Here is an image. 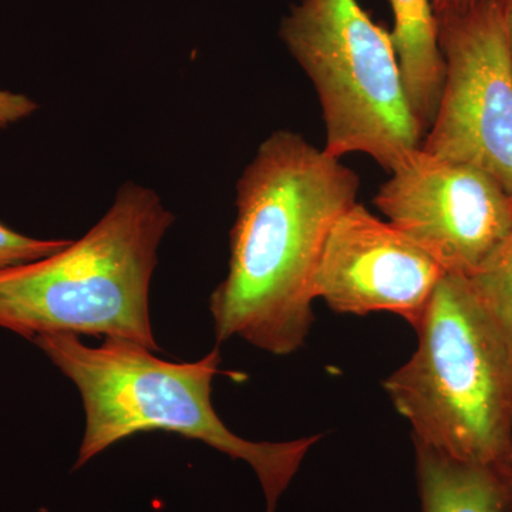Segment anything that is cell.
<instances>
[{
	"instance_id": "9c48e42d",
	"label": "cell",
	"mask_w": 512,
	"mask_h": 512,
	"mask_svg": "<svg viewBox=\"0 0 512 512\" xmlns=\"http://www.w3.org/2000/svg\"><path fill=\"white\" fill-rule=\"evenodd\" d=\"M423 512H512V474L457 460L413 440Z\"/></svg>"
},
{
	"instance_id": "52a82bcc",
	"label": "cell",
	"mask_w": 512,
	"mask_h": 512,
	"mask_svg": "<svg viewBox=\"0 0 512 512\" xmlns=\"http://www.w3.org/2000/svg\"><path fill=\"white\" fill-rule=\"evenodd\" d=\"M389 174L376 207L446 274L473 275L512 231V195L474 165L420 147Z\"/></svg>"
},
{
	"instance_id": "7a4b0ae2",
	"label": "cell",
	"mask_w": 512,
	"mask_h": 512,
	"mask_svg": "<svg viewBox=\"0 0 512 512\" xmlns=\"http://www.w3.org/2000/svg\"><path fill=\"white\" fill-rule=\"evenodd\" d=\"M69 377L84 404L86 430L74 470L134 434L165 431L200 440L254 468L275 512L279 497L322 436L284 443L242 439L225 426L211 403L212 380L221 363L215 348L198 362L174 363L123 339H104L90 348L72 333H43L32 339Z\"/></svg>"
},
{
	"instance_id": "7c38bea8",
	"label": "cell",
	"mask_w": 512,
	"mask_h": 512,
	"mask_svg": "<svg viewBox=\"0 0 512 512\" xmlns=\"http://www.w3.org/2000/svg\"><path fill=\"white\" fill-rule=\"evenodd\" d=\"M70 242V239L26 237L0 224V271L47 258L62 251Z\"/></svg>"
},
{
	"instance_id": "2e32d148",
	"label": "cell",
	"mask_w": 512,
	"mask_h": 512,
	"mask_svg": "<svg viewBox=\"0 0 512 512\" xmlns=\"http://www.w3.org/2000/svg\"><path fill=\"white\" fill-rule=\"evenodd\" d=\"M505 468L512 474V443L510 453H508L507 461H505Z\"/></svg>"
},
{
	"instance_id": "9a60e30c",
	"label": "cell",
	"mask_w": 512,
	"mask_h": 512,
	"mask_svg": "<svg viewBox=\"0 0 512 512\" xmlns=\"http://www.w3.org/2000/svg\"><path fill=\"white\" fill-rule=\"evenodd\" d=\"M505 25H507L508 42L512 53V0H503Z\"/></svg>"
},
{
	"instance_id": "30bf717a",
	"label": "cell",
	"mask_w": 512,
	"mask_h": 512,
	"mask_svg": "<svg viewBox=\"0 0 512 512\" xmlns=\"http://www.w3.org/2000/svg\"><path fill=\"white\" fill-rule=\"evenodd\" d=\"M390 3L394 18L390 37L410 104L427 133L436 116L444 82L439 20L433 0H390Z\"/></svg>"
},
{
	"instance_id": "4fadbf2b",
	"label": "cell",
	"mask_w": 512,
	"mask_h": 512,
	"mask_svg": "<svg viewBox=\"0 0 512 512\" xmlns=\"http://www.w3.org/2000/svg\"><path fill=\"white\" fill-rule=\"evenodd\" d=\"M36 110V101L25 94L0 90V131L20 120L28 119Z\"/></svg>"
},
{
	"instance_id": "ba28073f",
	"label": "cell",
	"mask_w": 512,
	"mask_h": 512,
	"mask_svg": "<svg viewBox=\"0 0 512 512\" xmlns=\"http://www.w3.org/2000/svg\"><path fill=\"white\" fill-rule=\"evenodd\" d=\"M446 275L413 239L356 202L330 229L313 298L343 315L393 313L416 329Z\"/></svg>"
},
{
	"instance_id": "8992f818",
	"label": "cell",
	"mask_w": 512,
	"mask_h": 512,
	"mask_svg": "<svg viewBox=\"0 0 512 512\" xmlns=\"http://www.w3.org/2000/svg\"><path fill=\"white\" fill-rule=\"evenodd\" d=\"M439 106L421 148L493 175L512 195V53L503 0L437 18Z\"/></svg>"
},
{
	"instance_id": "277c9868",
	"label": "cell",
	"mask_w": 512,
	"mask_h": 512,
	"mask_svg": "<svg viewBox=\"0 0 512 512\" xmlns=\"http://www.w3.org/2000/svg\"><path fill=\"white\" fill-rule=\"evenodd\" d=\"M413 356L383 380L413 440L457 460L505 467L512 443V350L466 276L441 279Z\"/></svg>"
},
{
	"instance_id": "3957f363",
	"label": "cell",
	"mask_w": 512,
	"mask_h": 512,
	"mask_svg": "<svg viewBox=\"0 0 512 512\" xmlns=\"http://www.w3.org/2000/svg\"><path fill=\"white\" fill-rule=\"evenodd\" d=\"M175 215L151 188L121 185L103 218L62 251L0 271V328L130 340L158 352L150 284Z\"/></svg>"
},
{
	"instance_id": "5b68a950",
	"label": "cell",
	"mask_w": 512,
	"mask_h": 512,
	"mask_svg": "<svg viewBox=\"0 0 512 512\" xmlns=\"http://www.w3.org/2000/svg\"><path fill=\"white\" fill-rule=\"evenodd\" d=\"M279 35L318 94L329 154H366L390 173L419 150L392 37L357 0H301Z\"/></svg>"
},
{
	"instance_id": "5bb4252c",
	"label": "cell",
	"mask_w": 512,
	"mask_h": 512,
	"mask_svg": "<svg viewBox=\"0 0 512 512\" xmlns=\"http://www.w3.org/2000/svg\"><path fill=\"white\" fill-rule=\"evenodd\" d=\"M477 2L478 0H433V8L437 18H443V16L464 12Z\"/></svg>"
},
{
	"instance_id": "8fae6325",
	"label": "cell",
	"mask_w": 512,
	"mask_h": 512,
	"mask_svg": "<svg viewBox=\"0 0 512 512\" xmlns=\"http://www.w3.org/2000/svg\"><path fill=\"white\" fill-rule=\"evenodd\" d=\"M467 279L512 350V231Z\"/></svg>"
},
{
	"instance_id": "6da1fadb",
	"label": "cell",
	"mask_w": 512,
	"mask_h": 512,
	"mask_svg": "<svg viewBox=\"0 0 512 512\" xmlns=\"http://www.w3.org/2000/svg\"><path fill=\"white\" fill-rule=\"evenodd\" d=\"M359 188L353 168L301 134L265 138L239 177L228 274L210 298L218 343L241 338L275 356L305 345L323 245Z\"/></svg>"
}]
</instances>
